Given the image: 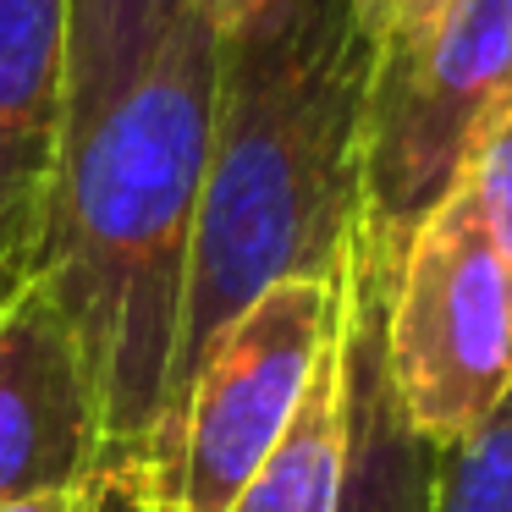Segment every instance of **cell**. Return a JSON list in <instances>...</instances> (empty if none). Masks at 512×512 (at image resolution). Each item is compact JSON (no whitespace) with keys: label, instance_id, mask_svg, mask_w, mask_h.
Here are the masks:
<instances>
[{"label":"cell","instance_id":"1","mask_svg":"<svg viewBox=\"0 0 512 512\" xmlns=\"http://www.w3.org/2000/svg\"><path fill=\"white\" fill-rule=\"evenodd\" d=\"M221 72V0H193L67 149L39 281L61 303L105 413V474H138L166 413Z\"/></svg>","mask_w":512,"mask_h":512},{"label":"cell","instance_id":"2","mask_svg":"<svg viewBox=\"0 0 512 512\" xmlns=\"http://www.w3.org/2000/svg\"><path fill=\"white\" fill-rule=\"evenodd\" d=\"M364 78L369 39L347 0H265L221 23L215 122L166 408L199 353L254 298L281 281H336L347 270L358 237Z\"/></svg>","mask_w":512,"mask_h":512},{"label":"cell","instance_id":"3","mask_svg":"<svg viewBox=\"0 0 512 512\" xmlns=\"http://www.w3.org/2000/svg\"><path fill=\"white\" fill-rule=\"evenodd\" d=\"M507 116L512 0H441L424 28L369 50L353 259L375 281Z\"/></svg>","mask_w":512,"mask_h":512},{"label":"cell","instance_id":"4","mask_svg":"<svg viewBox=\"0 0 512 512\" xmlns=\"http://www.w3.org/2000/svg\"><path fill=\"white\" fill-rule=\"evenodd\" d=\"M342 276L281 281L204 347L133 474L144 512H232L336 347Z\"/></svg>","mask_w":512,"mask_h":512},{"label":"cell","instance_id":"5","mask_svg":"<svg viewBox=\"0 0 512 512\" xmlns=\"http://www.w3.org/2000/svg\"><path fill=\"white\" fill-rule=\"evenodd\" d=\"M380 358L402 424L430 452L463 446L512 397V287L468 182L380 281Z\"/></svg>","mask_w":512,"mask_h":512},{"label":"cell","instance_id":"6","mask_svg":"<svg viewBox=\"0 0 512 512\" xmlns=\"http://www.w3.org/2000/svg\"><path fill=\"white\" fill-rule=\"evenodd\" d=\"M105 413L83 347L45 281L0 309V507L105 479Z\"/></svg>","mask_w":512,"mask_h":512},{"label":"cell","instance_id":"7","mask_svg":"<svg viewBox=\"0 0 512 512\" xmlns=\"http://www.w3.org/2000/svg\"><path fill=\"white\" fill-rule=\"evenodd\" d=\"M67 166V0H0V309L39 281Z\"/></svg>","mask_w":512,"mask_h":512},{"label":"cell","instance_id":"8","mask_svg":"<svg viewBox=\"0 0 512 512\" xmlns=\"http://www.w3.org/2000/svg\"><path fill=\"white\" fill-rule=\"evenodd\" d=\"M347 474L336 512H430L435 452L402 424L380 358V281L347 254L342 276Z\"/></svg>","mask_w":512,"mask_h":512},{"label":"cell","instance_id":"9","mask_svg":"<svg viewBox=\"0 0 512 512\" xmlns=\"http://www.w3.org/2000/svg\"><path fill=\"white\" fill-rule=\"evenodd\" d=\"M347 474V369H342V331L325 353L320 375L309 380L298 419L287 424L270 463L248 479L232 512H336Z\"/></svg>","mask_w":512,"mask_h":512},{"label":"cell","instance_id":"10","mask_svg":"<svg viewBox=\"0 0 512 512\" xmlns=\"http://www.w3.org/2000/svg\"><path fill=\"white\" fill-rule=\"evenodd\" d=\"M193 0H67V149L144 72Z\"/></svg>","mask_w":512,"mask_h":512},{"label":"cell","instance_id":"11","mask_svg":"<svg viewBox=\"0 0 512 512\" xmlns=\"http://www.w3.org/2000/svg\"><path fill=\"white\" fill-rule=\"evenodd\" d=\"M430 512H512V397L452 452H435Z\"/></svg>","mask_w":512,"mask_h":512},{"label":"cell","instance_id":"12","mask_svg":"<svg viewBox=\"0 0 512 512\" xmlns=\"http://www.w3.org/2000/svg\"><path fill=\"white\" fill-rule=\"evenodd\" d=\"M468 193L479 204V221H485L490 243L501 254V270H507V287H512V116L496 122V133L474 149L463 171Z\"/></svg>","mask_w":512,"mask_h":512},{"label":"cell","instance_id":"13","mask_svg":"<svg viewBox=\"0 0 512 512\" xmlns=\"http://www.w3.org/2000/svg\"><path fill=\"white\" fill-rule=\"evenodd\" d=\"M347 6H353V23L369 39V50L413 34V28H424L441 12V0H347Z\"/></svg>","mask_w":512,"mask_h":512},{"label":"cell","instance_id":"14","mask_svg":"<svg viewBox=\"0 0 512 512\" xmlns=\"http://www.w3.org/2000/svg\"><path fill=\"white\" fill-rule=\"evenodd\" d=\"M100 496H105V479L89 490H56V496H28V501H12L0 512H100Z\"/></svg>","mask_w":512,"mask_h":512},{"label":"cell","instance_id":"15","mask_svg":"<svg viewBox=\"0 0 512 512\" xmlns=\"http://www.w3.org/2000/svg\"><path fill=\"white\" fill-rule=\"evenodd\" d=\"M100 512H144V496H138V479H133V474H105Z\"/></svg>","mask_w":512,"mask_h":512},{"label":"cell","instance_id":"16","mask_svg":"<svg viewBox=\"0 0 512 512\" xmlns=\"http://www.w3.org/2000/svg\"><path fill=\"white\" fill-rule=\"evenodd\" d=\"M265 0H221V23H237V17H248V12H259Z\"/></svg>","mask_w":512,"mask_h":512}]
</instances>
